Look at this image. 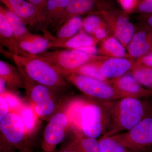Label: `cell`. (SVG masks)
Masks as SVG:
<instances>
[{"instance_id":"6da1fadb","label":"cell","mask_w":152,"mask_h":152,"mask_svg":"<svg viewBox=\"0 0 152 152\" xmlns=\"http://www.w3.org/2000/svg\"><path fill=\"white\" fill-rule=\"evenodd\" d=\"M110 121L107 102L75 99L71 126L75 134L97 139L106 132Z\"/></svg>"},{"instance_id":"7a4b0ae2","label":"cell","mask_w":152,"mask_h":152,"mask_svg":"<svg viewBox=\"0 0 152 152\" xmlns=\"http://www.w3.org/2000/svg\"><path fill=\"white\" fill-rule=\"evenodd\" d=\"M107 103L110 121L104 137L129 130L152 113L150 105L140 98L125 97Z\"/></svg>"},{"instance_id":"3957f363","label":"cell","mask_w":152,"mask_h":152,"mask_svg":"<svg viewBox=\"0 0 152 152\" xmlns=\"http://www.w3.org/2000/svg\"><path fill=\"white\" fill-rule=\"evenodd\" d=\"M12 58L24 80H28L56 88L66 86V80L50 64L35 56L12 55Z\"/></svg>"},{"instance_id":"277c9868","label":"cell","mask_w":152,"mask_h":152,"mask_svg":"<svg viewBox=\"0 0 152 152\" xmlns=\"http://www.w3.org/2000/svg\"><path fill=\"white\" fill-rule=\"evenodd\" d=\"M75 99L62 104L49 120L44 131L42 148L44 152H53L65 137L71 126Z\"/></svg>"},{"instance_id":"5b68a950","label":"cell","mask_w":152,"mask_h":152,"mask_svg":"<svg viewBox=\"0 0 152 152\" xmlns=\"http://www.w3.org/2000/svg\"><path fill=\"white\" fill-rule=\"evenodd\" d=\"M35 56L49 63L63 76L72 73L76 69L88 63L108 58L88 54L77 50L45 51Z\"/></svg>"},{"instance_id":"8992f818","label":"cell","mask_w":152,"mask_h":152,"mask_svg":"<svg viewBox=\"0 0 152 152\" xmlns=\"http://www.w3.org/2000/svg\"><path fill=\"white\" fill-rule=\"evenodd\" d=\"M84 94L94 99L110 102L123 98L109 81H103L75 73L63 76Z\"/></svg>"},{"instance_id":"52a82bcc","label":"cell","mask_w":152,"mask_h":152,"mask_svg":"<svg viewBox=\"0 0 152 152\" xmlns=\"http://www.w3.org/2000/svg\"><path fill=\"white\" fill-rule=\"evenodd\" d=\"M1 147L19 151L28 147V138L18 112L11 111L0 122Z\"/></svg>"},{"instance_id":"ba28073f","label":"cell","mask_w":152,"mask_h":152,"mask_svg":"<svg viewBox=\"0 0 152 152\" xmlns=\"http://www.w3.org/2000/svg\"><path fill=\"white\" fill-rule=\"evenodd\" d=\"M124 146L141 152L152 147V113L129 130L110 136Z\"/></svg>"},{"instance_id":"9c48e42d","label":"cell","mask_w":152,"mask_h":152,"mask_svg":"<svg viewBox=\"0 0 152 152\" xmlns=\"http://www.w3.org/2000/svg\"><path fill=\"white\" fill-rule=\"evenodd\" d=\"M93 13L98 14L102 18L113 36L126 49L136 30L128 14L123 11L113 10Z\"/></svg>"},{"instance_id":"30bf717a","label":"cell","mask_w":152,"mask_h":152,"mask_svg":"<svg viewBox=\"0 0 152 152\" xmlns=\"http://www.w3.org/2000/svg\"><path fill=\"white\" fill-rule=\"evenodd\" d=\"M110 83L123 97L141 99L152 97V90L143 87L129 72L119 77L110 80Z\"/></svg>"},{"instance_id":"8fae6325","label":"cell","mask_w":152,"mask_h":152,"mask_svg":"<svg viewBox=\"0 0 152 152\" xmlns=\"http://www.w3.org/2000/svg\"><path fill=\"white\" fill-rule=\"evenodd\" d=\"M103 77L108 80L119 77L132 69L135 61L131 58H112L95 62Z\"/></svg>"},{"instance_id":"7c38bea8","label":"cell","mask_w":152,"mask_h":152,"mask_svg":"<svg viewBox=\"0 0 152 152\" xmlns=\"http://www.w3.org/2000/svg\"><path fill=\"white\" fill-rule=\"evenodd\" d=\"M131 58L138 59L152 51V29L141 24L135 32L126 48Z\"/></svg>"},{"instance_id":"4fadbf2b","label":"cell","mask_w":152,"mask_h":152,"mask_svg":"<svg viewBox=\"0 0 152 152\" xmlns=\"http://www.w3.org/2000/svg\"><path fill=\"white\" fill-rule=\"evenodd\" d=\"M103 4L99 0H69L65 12L56 27L58 29L64 22L72 17L94 12L96 8L99 11L106 10Z\"/></svg>"},{"instance_id":"5bb4252c","label":"cell","mask_w":152,"mask_h":152,"mask_svg":"<svg viewBox=\"0 0 152 152\" xmlns=\"http://www.w3.org/2000/svg\"><path fill=\"white\" fill-rule=\"evenodd\" d=\"M1 1L20 18L25 24L33 26L40 22L35 8L26 0H1Z\"/></svg>"},{"instance_id":"9a60e30c","label":"cell","mask_w":152,"mask_h":152,"mask_svg":"<svg viewBox=\"0 0 152 152\" xmlns=\"http://www.w3.org/2000/svg\"><path fill=\"white\" fill-rule=\"evenodd\" d=\"M0 42L1 45L7 47L12 55L33 57L32 55L24 51L20 48L18 41L12 28L7 18L0 13Z\"/></svg>"},{"instance_id":"2e32d148","label":"cell","mask_w":152,"mask_h":152,"mask_svg":"<svg viewBox=\"0 0 152 152\" xmlns=\"http://www.w3.org/2000/svg\"><path fill=\"white\" fill-rule=\"evenodd\" d=\"M83 20L80 16L71 18L64 23L57 31L56 37L51 40V48H58L77 34L83 27Z\"/></svg>"},{"instance_id":"e0dca14e","label":"cell","mask_w":152,"mask_h":152,"mask_svg":"<svg viewBox=\"0 0 152 152\" xmlns=\"http://www.w3.org/2000/svg\"><path fill=\"white\" fill-rule=\"evenodd\" d=\"M69 0H48L45 12L43 30L46 32L49 26H56L64 15Z\"/></svg>"},{"instance_id":"ac0fdd59","label":"cell","mask_w":152,"mask_h":152,"mask_svg":"<svg viewBox=\"0 0 152 152\" xmlns=\"http://www.w3.org/2000/svg\"><path fill=\"white\" fill-rule=\"evenodd\" d=\"M25 88L29 99L30 103L33 104L54 97L55 91L60 88H52L45 85L24 79Z\"/></svg>"},{"instance_id":"d6986e66","label":"cell","mask_w":152,"mask_h":152,"mask_svg":"<svg viewBox=\"0 0 152 152\" xmlns=\"http://www.w3.org/2000/svg\"><path fill=\"white\" fill-rule=\"evenodd\" d=\"M0 78L6 82L8 89L16 90L25 88L24 80L18 67L0 61Z\"/></svg>"},{"instance_id":"ffe728a7","label":"cell","mask_w":152,"mask_h":152,"mask_svg":"<svg viewBox=\"0 0 152 152\" xmlns=\"http://www.w3.org/2000/svg\"><path fill=\"white\" fill-rule=\"evenodd\" d=\"M19 46L24 51L32 55H37L51 48V41L46 37L31 34L18 40Z\"/></svg>"},{"instance_id":"44dd1931","label":"cell","mask_w":152,"mask_h":152,"mask_svg":"<svg viewBox=\"0 0 152 152\" xmlns=\"http://www.w3.org/2000/svg\"><path fill=\"white\" fill-rule=\"evenodd\" d=\"M126 48L114 36L107 37L101 42L99 53L101 56L112 58H131Z\"/></svg>"},{"instance_id":"7402d4cb","label":"cell","mask_w":152,"mask_h":152,"mask_svg":"<svg viewBox=\"0 0 152 152\" xmlns=\"http://www.w3.org/2000/svg\"><path fill=\"white\" fill-rule=\"evenodd\" d=\"M25 128L26 134L29 138L36 132L39 124V119L34 105L31 103L24 104L19 112Z\"/></svg>"},{"instance_id":"603a6c76","label":"cell","mask_w":152,"mask_h":152,"mask_svg":"<svg viewBox=\"0 0 152 152\" xmlns=\"http://www.w3.org/2000/svg\"><path fill=\"white\" fill-rule=\"evenodd\" d=\"M99 42L93 36L81 31L60 45L58 48L69 50H79L88 47L96 46Z\"/></svg>"},{"instance_id":"cb8c5ba5","label":"cell","mask_w":152,"mask_h":152,"mask_svg":"<svg viewBox=\"0 0 152 152\" xmlns=\"http://www.w3.org/2000/svg\"><path fill=\"white\" fill-rule=\"evenodd\" d=\"M0 13L2 14L8 21L18 40L31 34L21 19L12 12L1 6Z\"/></svg>"},{"instance_id":"d4e9b609","label":"cell","mask_w":152,"mask_h":152,"mask_svg":"<svg viewBox=\"0 0 152 152\" xmlns=\"http://www.w3.org/2000/svg\"><path fill=\"white\" fill-rule=\"evenodd\" d=\"M62 104L58 103L54 97H53L33 105L39 118L48 121L51 118L58 110Z\"/></svg>"},{"instance_id":"484cf974","label":"cell","mask_w":152,"mask_h":152,"mask_svg":"<svg viewBox=\"0 0 152 152\" xmlns=\"http://www.w3.org/2000/svg\"><path fill=\"white\" fill-rule=\"evenodd\" d=\"M69 144L79 152H100L99 140L80 134H75Z\"/></svg>"},{"instance_id":"4316f807","label":"cell","mask_w":152,"mask_h":152,"mask_svg":"<svg viewBox=\"0 0 152 152\" xmlns=\"http://www.w3.org/2000/svg\"><path fill=\"white\" fill-rule=\"evenodd\" d=\"M130 73L146 88L152 90V69L135 63Z\"/></svg>"},{"instance_id":"83f0119b","label":"cell","mask_w":152,"mask_h":152,"mask_svg":"<svg viewBox=\"0 0 152 152\" xmlns=\"http://www.w3.org/2000/svg\"><path fill=\"white\" fill-rule=\"evenodd\" d=\"M99 141L100 152H139L124 146L111 137L102 136Z\"/></svg>"},{"instance_id":"f1b7e54d","label":"cell","mask_w":152,"mask_h":152,"mask_svg":"<svg viewBox=\"0 0 152 152\" xmlns=\"http://www.w3.org/2000/svg\"><path fill=\"white\" fill-rule=\"evenodd\" d=\"M106 26L107 25L99 15L91 13L83 20L82 28L86 33L93 36L99 28Z\"/></svg>"},{"instance_id":"f546056e","label":"cell","mask_w":152,"mask_h":152,"mask_svg":"<svg viewBox=\"0 0 152 152\" xmlns=\"http://www.w3.org/2000/svg\"><path fill=\"white\" fill-rule=\"evenodd\" d=\"M95 62L83 65L74 70L72 73L79 74L103 81H109L108 80L105 78L101 75Z\"/></svg>"},{"instance_id":"4dcf8cb0","label":"cell","mask_w":152,"mask_h":152,"mask_svg":"<svg viewBox=\"0 0 152 152\" xmlns=\"http://www.w3.org/2000/svg\"><path fill=\"white\" fill-rule=\"evenodd\" d=\"M0 95L2 96L4 98L8 105L10 111H14L19 113L24 104L18 96L10 91H7Z\"/></svg>"},{"instance_id":"1f68e13d","label":"cell","mask_w":152,"mask_h":152,"mask_svg":"<svg viewBox=\"0 0 152 152\" xmlns=\"http://www.w3.org/2000/svg\"><path fill=\"white\" fill-rule=\"evenodd\" d=\"M133 13H137L140 15L152 14V0L139 1Z\"/></svg>"},{"instance_id":"d6a6232c","label":"cell","mask_w":152,"mask_h":152,"mask_svg":"<svg viewBox=\"0 0 152 152\" xmlns=\"http://www.w3.org/2000/svg\"><path fill=\"white\" fill-rule=\"evenodd\" d=\"M36 9L40 22L43 23L45 20V12L48 0H28Z\"/></svg>"},{"instance_id":"836d02e7","label":"cell","mask_w":152,"mask_h":152,"mask_svg":"<svg viewBox=\"0 0 152 152\" xmlns=\"http://www.w3.org/2000/svg\"><path fill=\"white\" fill-rule=\"evenodd\" d=\"M123 11L126 13H132L134 12L139 1L138 0H118Z\"/></svg>"},{"instance_id":"e575fe53","label":"cell","mask_w":152,"mask_h":152,"mask_svg":"<svg viewBox=\"0 0 152 152\" xmlns=\"http://www.w3.org/2000/svg\"><path fill=\"white\" fill-rule=\"evenodd\" d=\"M136 63L152 69V51L135 60Z\"/></svg>"},{"instance_id":"d590c367","label":"cell","mask_w":152,"mask_h":152,"mask_svg":"<svg viewBox=\"0 0 152 152\" xmlns=\"http://www.w3.org/2000/svg\"><path fill=\"white\" fill-rule=\"evenodd\" d=\"M10 112L8 105L4 98L0 95V122L7 116Z\"/></svg>"},{"instance_id":"8d00e7d4","label":"cell","mask_w":152,"mask_h":152,"mask_svg":"<svg viewBox=\"0 0 152 152\" xmlns=\"http://www.w3.org/2000/svg\"><path fill=\"white\" fill-rule=\"evenodd\" d=\"M110 31L107 26L101 27L95 31L93 37H94L99 42H101L108 37V34Z\"/></svg>"},{"instance_id":"74e56055","label":"cell","mask_w":152,"mask_h":152,"mask_svg":"<svg viewBox=\"0 0 152 152\" xmlns=\"http://www.w3.org/2000/svg\"><path fill=\"white\" fill-rule=\"evenodd\" d=\"M139 18V20L140 21L141 24L152 29V14L140 15Z\"/></svg>"},{"instance_id":"f35d334b","label":"cell","mask_w":152,"mask_h":152,"mask_svg":"<svg viewBox=\"0 0 152 152\" xmlns=\"http://www.w3.org/2000/svg\"><path fill=\"white\" fill-rule=\"evenodd\" d=\"M77 50L91 55H96L99 53V49L97 48L96 46L88 47Z\"/></svg>"},{"instance_id":"ab89813d","label":"cell","mask_w":152,"mask_h":152,"mask_svg":"<svg viewBox=\"0 0 152 152\" xmlns=\"http://www.w3.org/2000/svg\"><path fill=\"white\" fill-rule=\"evenodd\" d=\"M6 82L3 79L0 78V94L8 91Z\"/></svg>"},{"instance_id":"60d3db41","label":"cell","mask_w":152,"mask_h":152,"mask_svg":"<svg viewBox=\"0 0 152 152\" xmlns=\"http://www.w3.org/2000/svg\"><path fill=\"white\" fill-rule=\"evenodd\" d=\"M58 152H79L76 149L73 147L70 144L63 148L60 150Z\"/></svg>"},{"instance_id":"b9f144b4","label":"cell","mask_w":152,"mask_h":152,"mask_svg":"<svg viewBox=\"0 0 152 152\" xmlns=\"http://www.w3.org/2000/svg\"><path fill=\"white\" fill-rule=\"evenodd\" d=\"M0 152H15V151L6 148L2 147H0Z\"/></svg>"},{"instance_id":"7bdbcfd3","label":"cell","mask_w":152,"mask_h":152,"mask_svg":"<svg viewBox=\"0 0 152 152\" xmlns=\"http://www.w3.org/2000/svg\"><path fill=\"white\" fill-rule=\"evenodd\" d=\"M20 152H32L31 151L29 147H26V148H25L24 149L20 151Z\"/></svg>"}]
</instances>
